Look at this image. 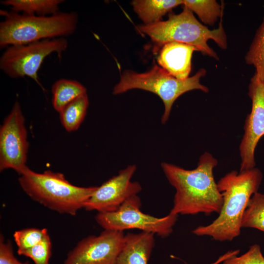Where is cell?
I'll return each instance as SVG.
<instances>
[{"instance_id":"5bb4252c","label":"cell","mask_w":264,"mask_h":264,"mask_svg":"<svg viewBox=\"0 0 264 264\" xmlns=\"http://www.w3.org/2000/svg\"><path fill=\"white\" fill-rule=\"evenodd\" d=\"M154 235L145 231L125 235V243L116 264H148L154 245Z\"/></svg>"},{"instance_id":"ffe728a7","label":"cell","mask_w":264,"mask_h":264,"mask_svg":"<svg viewBox=\"0 0 264 264\" xmlns=\"http://www.w3.org/2000/svg\"><path fill=\"white\" fill-rule=\"evenodd\" d=\"M242 227L264 232V194L257 192L251 197L242 217Z\"/></svg>"},{"instance_id":"d4e9b609","label":"cell","mask_w":264,"mask_h":264,"mask_svg":"<svg viewBox=\"0 0 264 264\" xmlns=\"http://www.w3.org/2000/svg\"><path fill=\"white\" fill-rule=\"evenodd\" d=\"M0 264H29L28 262H21L15 257L10 241L5 242L1 234L0 237Z\"/></svg>"},{"instance_id":"e0dca14e","label":"cell","mask_w":264,"mask_h":264,"mask_svg":"<svg viewBox=\"0 0 264 264\" xmlns=\"http://www.w3.org/2000/svg\"><path fill=\"white\" fill-rule=\"evenodd\" d=\"M62 0H5L1 4L9 6L12 11L30 16H49L59 12Z\"/></svg>"},{"instance_id":"7c38bea8","label":"cell","mask_w":264,"mask_h":264,"mask_svg":"<svg viewBox=\"0 0 264 264\" xmlns=\"http://www.w3.org/2000/svg\"><path fill=\"white\" fill-rule=\"evenodd\" d=\"M136 170L135 165H129L97 187L84 208L87 211L96 210L98 213L116 210L125 201L142 190L139 182L131 180Z\"/></svg>"},{"instance_id":"ac0fdd59","label":"cell","mask_w":264,"mask_h":264,"mask_svg":"<svg viewBox=\"0 0 264 264\" xmlns=\"http://www.w3.org/2000/svg\"><path fill=\"white\" fill-rule=\"evenodd\" d=\"M88 105L87 93L67 104L59 113L61 124L67 132L79 129L85 118Z\"/></svg>"},{"instance_id":"cb8c5ba5","label":"cell","mask_w":264,"mask_h":264,"mask_svg":"<svg viewBox=\"0 0 264 264\" xmlns=\"http://www.w3.org/2000/svg\"><path fill=\"white\" fill-rule=\"evenodd\" d=\"M223 264H264V257L258 244L251 246L249 250L240 256H234L223 262Z\"/></svg>"},{"instance_id":"277c9868","label":"cell","mask_w":264,"mask_h":264,"mask_svg":"<svg viewBox=\"0 0 264 264\" xmlns=\"http://www.w3.org/2000/svg\"><path fill=\"white\" fill-rule=\"evenodd\" d=\"M19 183L32 200L61 214L76 215L97 187H80L68 181L59 172L36 173L28 167L20 175Z\"/></svg>"},{"instance_id":"4fadbf2b","label":"cell","mask_w":264,"mask_h":264,"mask_svg":"<svg viewBox=\"0 0 264 264\" xmlns=\"http://www.w3.org/2000/svg\"><path fill=\"white\" fill-rule=\"evenodd\" d=\"M193 46L178 42L163 44L157 57L161 67L175 78L184 80L189 77L192 68Z\"/></svg>"},{"instance_id":"d6986e66","label":"cell","mask_w":264,"mask_h":264,"mask_svg":"<svg viewBox=\"0 0 264 264\" xmlns=\"http://www.w3.org/2000/svg\"><path fill=\"white\" fill-rule=\"evenodd\" d=\"M183 5L195 13L206 25L213 26L223 15V5L215 0H183Z\"/></svg>"},{"instance_id":"44dd1931","label":"cell","mask_w":264,"mask_h":264,"mask_svg":"<svg viewBox=\"0 0 264 264\" xmlns=\"http://www.w3.org/2000/svg\"><path fill=\"white\" fill-rule=\"evenodd\" d=\"M245 61L247 65L254 66L255 73L264 82V18L246 54Z\"/></svg>"},{"instance_id":"3957f363","label":"cell","mask_w":264,"mask_h":264,"mask_svg":"<svg viewBox=\"0 0 264 264\" xmlns=\"http://www.w3.org/2000/svg\"><path fill=\"white\" fill-rule=\"evenodd\" d=\"M222 17L219 27L210 30L200 23L190 9L184 6L182 12L178 14L170 13L166 21L139 25L136 29L140 33L148 35L159 46L170 42L184 43L194 46L204 55L219 60V56L207 42L212 40L220 48H227Z\"/></svg>"},{"instance_id":"6da1fadb","label":"cell","mask_w":264,"mask_h":264,"mask_svg":"<svg viewBox=\"0 0 264 264\" xmlns=\"http://www.w3.org/2000/svg\"><path fill=\"white\" fill-rule=\"evenodd\" d=\"M217 164V160L208 152L200 156L193 170L161 163L166 177L176 190L170 213L177 215L220 213L223 198L213 175Z\"/></svg>"},{"instance_id":"5b68a950","label":"cell","mask_w":264,"mask_h":264,"mask_svg":"<svg viewBox=\"0 0 264 264\" xmlns=\"http://www.w3.org/2000/svg\"><path fill=\"white\" fill-rule=\"evenodd\" d=\"M0 14L5 17L0 23V48L64 38L75 31L78 23L75 12L30 16L2 10Z\"/></svg>"},{"instance_id":"7a4b0ae2","label":"cell","mask_w":264,"mask_h":264,"mask_svg":"<svg viewBox=\"0 0 264 264\" xmlns=\"http://www.w3.org/2000/svg\"><path fill=\"white\" fill-rule=\"evenodd\" d=\"M263 178L257 168L238 173L232 171L217 183L223 203L219 216L210 224L193 230L197 236L216 241H231L241 234L242 219L249 199L258 192Z\"/></svg>"},{"instance_id":"7402d4cb","label":"cell","mask_w":264,"mask_h":264,"mask_svg":"<svg viewBox=\"0 0 264 264\" xmlns=\"http://www.w3.org/2000/svg\"><path fill=\"white\" fill-rule=\"evenodd\" d=\"M48 234L46 228H28L15 231L13 237L18 250H22L34 246Z\"/></svg>"},{"instance_id":"603a6c76","label":"cell","mask_w":264,"mask_h":264,"mask_svg":"<svg viewBox=\"0 0 264 264\" xmlns=\"http://www.w3.org/2000/svg\"><path fill=\"white\" fill-rule=\"evenodd\" d=\"M51 247V242L48 234L34 246L26 249L17 250V253L19 255L29 257L35 264H49Z\"/></svg>"},{"instance_id":"9a60e30c","label":"cell","mask_w":264,"mask_h":264,"mask_svg":"<svg viewBox=\"0 0 264 264\" xmlns=\"http://www.w3.org/2000/svg\"><path fill=\"white\" fill-rule=\"evenodd\" d=\"M131 3L144 24L148 25L160 21L163 16L183 4V0H134Z\"/></svg>"},{"instance_id":"30bf717a","label":"cell","mask_w":264,"mask_h":264,"mask_svg":"<svg viewBox=\"0 0 264 264\" xmlns=\"http://www.w3.org/2000/svg\"><path fill=\"white\" fill-rule=\"evenodd\" d=\"M125 241L123 231L105 229L79 242L63 264H116Z\"/></svg>"},{"instance_id":"8992f818","label":"cell","mask_w":264,"mask_h":264,"mask_svg":"<svg viewBox=\"0 0 264 264\" xmlns=\"http://www.w3.org/2000/svg\"><path fill=\"white\" fill-rule=\"evenodd\" d=\"M206 74V70L200 68L193 76L180 80L155 64L149 71L143 73L129 70L123 72L119 83L113 88L112 93L117 95L130 89H140L156 94L164 105L161 119L164 124L169 119L174 103L181 95L195 89L205 93L209 91L208 88L200 83L201 78Z\"/></svg>"},{"instance_id":"2e32d148","label":"cell","mask_w":264,"mask_h":264,"mask_svg":"<svg viewBox=\"0 0 264 264\" xmlns=\"http://www.w3.org/2000/svg\"><path fill=\"white\" fill-rule=\"evenodd\" d=\"M52 93L53 107L59 113L67 104L87 94V89L76 80L61 79L52 85Z\"/></svg>"},{"instance_id":"52a82bcc","label":"cell","mask_w":264,"mask_h":264,"mask_svg":"<svg viewBox=\"0 0 264 264\" xmlns=\"http://www.w3.org/2000/svg\"><path fill=\"white\" fill-rule=\"evenodd\" d=\"M67 46L68 42L64 38L9 46L0 57V68L12 78L30 77L44 90L38 76L43 62L47 56L54 52L60 57Z\"/></svg>"},{"instance_id":"9c48e42d","label":"cell","mask_w":264,"mask_h":264,"mask_svg":"<svg viewBox=\"0 0 264 264\" xmlns=\"http://www.w3.org/2000/svg\"><path fill=\"white\" fill-rule=\"evenodd\" d=\"M28 148L24 117L16 101L0 128V171L11 169L21 175L28 168Z\"/></svg>"},{"instance_id":"ba28073f","label":"cell","mask_w":264,"mask_h":264,"mask_svg":"<svg viewBox=\"0 0 264 264\" xmlns=\"http://www.w3.org/2000/svg\"><path fill=\"white\" fill-rule=\"evenodd\" d=\"M140 198L134 195L125 201L116 210L98 213L95 219L104 229L124 231L137 229L165 238L173 231L178 215L170 213L162 218L145 214L140 210Z\"/></svg>"},{"instance_id":"8fae6325","label":"cell","mask_w":264,"mask_h":264,"mask_svg":"<svg viewBox=\"0 0 264 264\" xmlns=\"http://www.w3.org/2000/svg\"><path fill=\"white\" fill-rule=\"evenodd\" d=\"M248 96L252 101V108L245 119L244 132L239 146L240 172L255 168V150L264 135V82L255 72L250 81Z\"/></svg>"},{"instance_id":"484cf974","label":"cell","mask_w":264,"mask_h":264,"mask_svg":"<svg viewBox=\"0 0 264 264\" xmlns=\"http://www.w3.org/2000/svg\"><path fill=\"white\" fill-rule=\"evenodd\" d=\"M240 252V250L228 251L227 252L220 256L217 261L211 264H219L227 259L237 256Z\"/></svg>"}]
</instances>
